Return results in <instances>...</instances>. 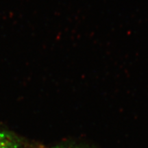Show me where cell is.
<instances>
[{
  "mask_svg": "<svg viewBox=\"0 0 148 148\" xmlns=\"http://www.w3.org/2000/svg\"><path fill=\"white\" fill-rule=\"evenodd\" d=\"M21 141L12 133L0 127V148H19Z\"/></svg>",
  "mask_w": 148,
  "mask_h": 148,
  "instance_id": "cell-1",
  "label": "cell"
},
{
  "mask_svg": "<svg viewBox=\"0 0 148 148\" xmlns=\"http://www.w3.org/2000/svg\"><path fill=\"white\" fill-rule=\"evenodd\" d=\"M51 148H79V147H75V146H72V145H58Z\"/></svg>",
  "mask_w": 148,
  "mask_h": 148,
  "instance_id": "cell-2",
  "label": "cell"
}]
</instances>
